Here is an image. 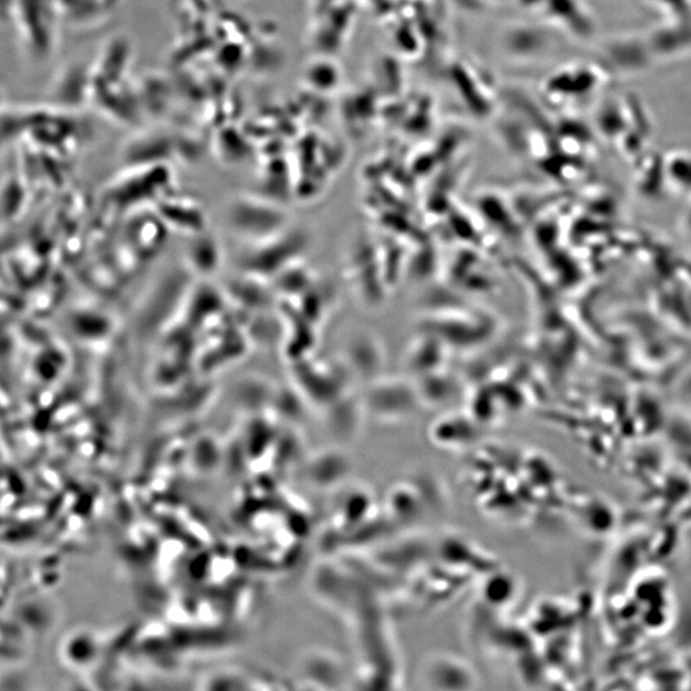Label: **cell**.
<instances>
[{
  "label": "cell",
  "instance_id": "cell-1",
  "mask_svg": "<svg viewBox=\"0 0 691 691\" xmlns=\"http://www.w3.org/2000/svg\"><path fill=\"white\" fill-rule=\"evenodd\" d=\"M606 56L610 61V72L633 75L647 70L654 61L647 38L621 36L611 39L606 45Z\"/></svg>",
  "mask_w": 691,
  "mask_h": 691
}]
</instances>
